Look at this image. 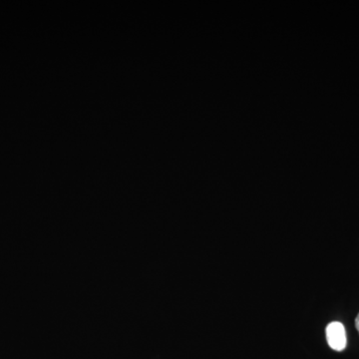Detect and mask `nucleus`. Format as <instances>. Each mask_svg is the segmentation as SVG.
<instances>
[{
    "label": "nucleus",
    "mask_w": 359,
    "mask_h": 359,
    "mask_svg": "<svg viewBox=\"0 0 359 359\" xmlns=\"http://www.w3.org/2000/svg\"><path fill=\"white\" fill-rule=\"evenodd\" d=\"M355 325H356V328H358V330L359 332V313H358V318H356V320H355Z\"/></svg>",
    "instance_id": "nucleus-2"
},
{
    "label": "nucleus",
    "mask_w": 359,
    "mask_h": 359,
    "mask_svg": "<svg viewBox=\"0 0 359 359\" xmlns=\"http://www.w3.org/2000/svg\"><path fill=\"white\" fill-rule=\"evenodd\" d=\"M328 346L334 351H342L346 347V332L344 325L339 321H334L327 325L325 330Z\"/></svg>",
    "instance_id": "nucleus-1"
}]
</instances>
